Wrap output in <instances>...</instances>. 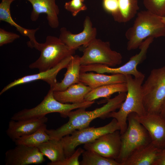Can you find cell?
I'll list each match as a JSON object with an SVG mask.
<instances>
[{
    "mask_svg": "<svg viewBox=\"0 0 165 165\" xmlns=\"http://www.w3.org/2000/svg\"><path fill=\"white\" fill-rule=\"evenodd\" d=\"M119 23L130 21L137 15L139 9L138 0H117Z\"/></svg>",
    "mask_w": 165,
    "mask_h": 165,
    "instance_id": "obj_26",
    "label": "cell"
},
{
    "mask_svg": "<svg viewBox=\"0 0 165 165\" xmlns=\"http://www.w3.org/2000/svg\"><path fill=\"white\" fill-rule=\"evenodd\" d=\"M73 56L68 57L57 65L47 70L39 72L37 74L26 75L15 80L6 86L2 90L0 94L16 86L38 80L44 81L50 85V88L53 87L57 82L56 77L57 74L62 69L67 67Z\"/></svg>",
    "mask_w": 165,
    "mask_h": 165,
    "instance_id": "obj_15",
    "label": "cell"
},
{
    "mask_svg": "<svg viewBox=\"0 0 165 165\" xmlns=\"http://www.w3.org/2000/svg\"><path fill=\"white\" fill-rule=\"evenodd\" d=\"M142 90L146 112L160 114L165 101V66L151 71Z\"/></svg>",
    "mask_w": 165,
    "mask_h": 165,
    "instance_id": "obj_6",
    "label": "cell"
},
{
    "mask_svg": "<svg viewBox=\"0 0 165 165\" xmlns=\"http://www.w3.org/2000/svg\"><path fill=\"white\" fill-rule=\"evenodd\" d=\"M32 5V10L30 19L33 21H36L42 13L47 15L46 18L49 26L56 28L59 25L58 15L59 9L56 3V0H26Z\"/></svg>",
    "mask_w": 165,
    "mask_h": 165,
    "instance_id": "obj_17",
    "label": "cell"
},
{
    "mask_svg": "<svg viewBox=\"0 0 165 165\" xmlns=\"http://www.w3.org/2000/svg\"><path fill=\"white\" fill-rule=\"evenodd\" d=\"M161 149L151 142L134 151L122 165H154Z\"/></svg>",
    "mask_w": 165,
    "mask_h": 165,
    "instance_id": "obj_18",
    "label": "cell"
},
{
    "mask_svg": "<svg viewBox=\"0 0 165 165\" xmlns=\"http://www.w3.org/2000/svg\"><path fill=\"white\" fill-rule=\"evenodd\" d=\"M116 130H120V127L116 119L113 118L109 123L103 126L89 127L74 130L70 135L65 136L61 139L65 158L71 156L79 145L91 142L105 134Z\"/></svg>",
    "mask_w": 165,
    "mask_h": 165,
    "instance_id": "obj_8",
    "label": "cell"
},
{
    "mask_svg": "<svg viewBox=\"0 0 165 165\" xmlns=\"http://www.w3.org/2000/svg\"><path fill=\"white\" fill-rule=\"evenodd\" d=\"M81 66L80 57L78 55L73 56L66 68L67 71L63 79L51 88L53 91H63L70 86L80 82Z\"/></svg>",
    "mask_w": 165,
    "mask_h": 165,
    "instance_id": "obj_22",
    "label": "cell"
},
{
    "mask_svg": "<svg viewBox=\"0 0 165 165\" xmlns=\"http://www.w3.org/2000/svg\"><path fill=\"white\" fill-rule=\"evenodd\" d=\"M20 37L19 35L0 28V46L12 43Z\"/></svg>",
    "mask_w": 165,
    "mask_h": 165,
    "instance_id": "obj_32",
    "label": "cell"
},
{
    "mask_svg": "<svg viewBox=\"0 0 165 165\" xmlns=\"http://www.w3.org/2000/svg\"><path fill=\"white\" fill-rule=\"evenodd\" d=\"M105 10L110 14L114 20L119 23V14L117 0H102Z\"/></svg>",
    "mask_w": 165,
    "mask_h": 165,
    "instance_id": "obj_29",
    "label": "cell"
},
{
    "mask_svg": "<svg viewBox=\"0 0 165 165\" xmlns=\"http://www.w3.org/2000/svg\"><path fill=\"white\" fill-rule=\"evenodd\" d=\"M37 147L50 160L51 163L60 161L66 158L61 139L51 138Z\"/></svg>",
    "mask_w": 165,
    "mask_h": 165,
    "instance_id": "obj_23",
    "label": "cell"
},
{
    "mask_svg": "<svg viewBox=\"0 0 165 165\" xmlns=\"http://www.w3.org/2000/svg\"><path fill=\"white\" fill-rule=\"evenodd\" d=\"M163 21L165 23V16L161 17Z\"/></svg>",
    "mask_w": 165,
    "mask_h": 165,
    "instance_id": "obj_35",
    "label": "cell"
},
{
    "mask_svg": "<svg viewBox=\"0 0 165 165\" xmlns=\"http://www.w3.org/2000/svg\"><path fill=\"white\" fill-rule=\"evenodd\" d=\"M96 28L93 26L90 17H86L82 31L78 34H73L65 27L60 30L59 38L70 49L75 50L80 46L85 47L96 38Z\"/></svg>",
    "mask_w": 165,
    "mask_h": 165,
    "instance_id": "obj_13",
    "label": "cell"
},
{
    "mask_svg": "<svg viewBox=\"0 0 165 165\" xmlns=\"http://www.w3.org/2000/svg\"><path fill=\"white\" fill-rule=\"evenodd\" d=\"M132 26L126 31L127 49L130 51L139 48L146 38L165 36V23L161 16L146 10L138 12Z\"/></svg>",
    "mask_w": 165,
    "mask_h": 165,
    "instance_id": "obj_2",
    "label": "cell"
},
{
    "mask_svg": "<svg viewBox=\"0 0 165 165\" xmlns=\"http://www.w3.org/2000/svg\"><path fill=\"white\" fill-rule=\"evenodd\" d=\"M164 147H165V145H164V146H163V148H164Z\"/></svg>",
    "mask_w": 165,
    "mask_h": 165,
    "instance_id": "obj_36",
    "label": "cell"
},
{
    "mask_svg": "<svg viewBox=\"0 0 165 165\" xmlns=\"http://www.w3.org/2000/svg\"><path fill=\"white\" fill-rule=\"evenodd\" d=\"M82 155L80 165H121L115 160L105 157L93 150H85Z\"/></svg>",
    "mask_w": 165,
    "mask_h": 165,
    "instance_id": "obj_27",
    "label": "cell"
},
{
    "mask_svg": "<svg viewBox=\"0 0 165 165\" xmlns=\"http://www.w3.org/2000/svg\"><path fill=\"white\" fill-rule=\"evenodd\" d=\"M85 150L81 147L75 150L74 153L68 157L65 158L63 160L55 163L49 162L48 165H79V158Z\"/></svg>",
    "mask_w": 165,
    "mask_h": 165,
    "instance_id": "obj_30",
    "label": "cell"
},
{
    "mask_svg": "<svg viewBox=\"0 0 165 165\" xmlns=\"http://www.w3.org/2000/svg\"><path fill=\"white\" fill-rule=\"evenodd\" d=\"M154 39L152 37L146 38L139 46L140 51L139 53L131 57L128 62L122 66L117 68H112L105 65L96 64L93 67L94 71L99 73L130 75L134 77H139L144 75L138 71L137 66L146 58L148 50Z\"/></svg>",
    "mask_w": 165,
    "mask_h": 165,
    "instance_id": "obj_10",
    "label": "cell"
},
{
    "mask_svg": "<svg viewBox=\"0 0 165 165\" xmlns=\"http://www.w3.org/2000/svg\"><path fill=\"white\" fill-rule=\"evenodd\" d=\"M154 165H165V147L161 149Z\"/></svg>",
    "mask_w": 165,
    "mask_h": 165,
    "instance_id": "obj_33",
    "label": "cell"
},
{
    "mask_svg": "<svg viewBox=\"0 0 165 165\" xmlns=\"http://www.w3.org/2000/svg\"><path fill=\"white\" fill-rule=\"evenodd\" d=\"M82 0V2H83L85 0Z\"/></svg>",
    "mask_w": 165,
    "mask_h": 165,
    "instance_id": "obj_37",
    "label": "cell"
},
{
    "mask_svg": "<svg viewBox=\"0 0 165 165\" xmlns=\"http://www.w3.org/2000/svg\"><path fill=\"white\" fill-rule=\"evenodd\" d=\"M0 3V20L5 22L15 27L17 31L24 36L28 37L30 40L28 42V46L34 48L38 43L35 36L39 28L35 29H28L22 27L16 23L12 17L10 12V5L15 0H1Z\"/></svg>",
    "mask_w": 165,
    "mask_h": 165,
    "instance_id": "obj_21",
    "label": "cell"
},
{
    "mask_svg": "<svg viewBox=\"0 0 165 165\" xmlns=\"http://www.w3.org/2000/svg\"><path fill=\"white\" fill-rule=\"evenodd\" d=\"M46 125L43 124L35 132L15 140L13 142L16 145H21L32 147H37L39 145L50 138L46 132Z\"/></svg>",
    "mask_w": 165,
    "mask_h": 165,
    "instance_id": "obj_25",
    "label": "cell"
},
{
    "mask_svg": "<svg viewBox=\"0 0 165 165\" xmlns=\"http://www.w3.org/2000/svg\"><path fill=\"white\" fill-rule=\"evenodd\" d=\"M91 90L89 86L79 82L64 90L53 91V95L57 100L63 103H80L85 101L86 95Z\"/></svg>",
    "mask_w": 165,
    "mask_h": 165,
    "instance_id": "obj_19",
    "label": "cell"
},
{
    "mask_svg": "<svg viewBox=\"0 0 165 165\" xmlns=\"http://www.w3.org/2000/svg\"><path fill=\"white\" fill-rule=\"evenodd\" d=\"M125 75L127 87L126 98L119 111L110 112L107 117V118H112L116 119L120 127L121 134L127 128V119L130 114L135 113L141 116L147 113L143 105L142 90L145 75L134 78L130 75Z\"/></svg>",
    "mask_w": 165,
    "mask_h": 165,
    "instance_id": "obj_3",
    "label": "cell"
},
{
    "mask_svg": "<svg viewBox=\"0 0 165 165\" xmlns=\"http://www.w3.org/2000/svg\"><path fill=\"white\" fill-rule=\"evenodd\" d=\"M48 120L45 116L31 119L9 121L6 133L13 141L20 137L28 135L39 129Z\"/></svg>",
    "mask_w": 165,
    "mask_h": 165,
    "instance_id": "obj_16",
    "label": "cell"
},
{
    "mask_svg": "<svg viewBox=\"0 0 165 165\" xmlns=\"http://www.w3.org/2000/svg\"><path fill=\"white\" fill-rule=\"evenodd\" d=\"M147 10L161 17L165 16V0H143Z\"/></svg>",
    "mask_w": 165,
    "mask_h": 165,
    "instance_id": "obj_28",
    "label": "cell"
},
{
    "mask_svg": "<svg viewBox=\"0 0 165 165\" xmlns=\"http://www.w3.org/2000/svg\"><path fill=\"white\" fill-rule=\"evenodd\" d=\"M16 145L6 152V165L38 164L45 161L44 155L37 147L21 145Z\"/></svg>",
    "mask_w": 165,
    "mask_h": 165,
    "instance_id": "obj_12",
    "label": "cell"
},
{
    "mask_svg": "<svg viewBox=\"0 0 165 165\" xmlns=\"http://www.w3.org/2000/svg\"><path fill=\"white\" fill-rule=\"evenodd\" d=\"M126 95V92L119 93L115 97L108 99L103 106L93 111H86L85 108L72 111L67 115L69 120L67 123L56 129H46V132L50 138L60 140L75 130L88 127L94 119L98 118L105 119L110 112L119 109Z\"/></svg>",
    "mask_w": 165,
    "mask_h": 165,
    "instance_id": "obj_1",
    "label": "cell"
},
{
    "mask_svg": "<svg viewBox=\"0 0 165 165\" xmlns=\"http://www.w3.org/2000/svg\"><path fill=\"white\" fill-rule=\"evenodd\" d=\"M126 82L116 83L103 85L92 89L85 96V101H92L99 98L109 99L111 96L117 92H127Z\"/></svg>",
    "mask_w": 165,
    "mask_h": 165,
    "instance_id": "obj_24",
    "label": "cell"
},
{
    "mask_svg": "<svg viewBox=\"0 0 165 165\" xmlns=\"http://www.w3.org/2000/svg\"><path fill=\"white\" fill-rule=\"evenodd\" d=\"M84 47L80 57L81 65L100 64L114 67L122 62V55L111 49L109 42L96 38Z\"/></svg>",
    "mask_w": 165,
    "mask_h": 165,
    "instance_id": "obj_9",
    "label": "cell"
},
{
    "mask_svg": "<svg viewBox=\"0 0 165 165\" xmlns=\"http://www.w3.org/2000/svg\"><path fill=\"white\" fill-rule=\"evenodd\" d=\"M94 103V101H85L78 104L62 103L55 98L53 91L52 88H50L46 95L40 104L32 108H25L15 113L11 119L19 120L37 118L53 112L59 113L61 117L66 118L68 114L72 110L80 108H86Z\"/></svg>",
    "mask_w": 165,
    "mask_h": 165,
    "instance_id": "obj_4",
    "label": "cell"
},
{
    "mask_svg": "<svg viewBox=\"0 0 165 165\" xmlns=\"http://www.w3.org/2000/svg\"><path fill=\"white\" fill-rule=\"evenodd\" d=\"M64 7L74 16L80 11L85 10L87 9L86 6L82 0H71L65 2Z\"/></svg>",
    "mask_w": 165,
    "mask_h": 165,
    "instance_id": "obj_31",
    "label": "cell"
},
{
    "mask_svg": "<svg viewBox=\"0 0 165 165\" xmlns=\"http://www.w3.org/2000/svg\"><path fill=\"white\" fill-rule=\"evenodd\" d=\"M121 146L120 130H116L84 144L83 147L85 150H93L105 157L116 160L119 155Z\"/></svg>",
    "mask_w": 165,
    "mask_h": 165,
    "instance_id": "obj_11",
    "label": "cell"
},
{
    "mask_svg": "<svg viewBox=\"0 0 165 165\" xmlns=\"http://www.w3.org/2000/svg\"><path fill=\"white\" fill-rule=\"evenodd\" d=\"M160 114L165 120V101L161 108Z\"/></svg>",
    "mask_w": 165,
    "mask_h": 165,
    "instance_id": "obj_34",
    "label": "cell"
},
{
    "mask_svg": "<svg viewBox=\"0 0 165 165\" xmlns=\"http://www.w3.org/2000/svg\"><path fill=\"white\" fill-rule=\"evenodd\" d=\"M40 52L38 58L29 65L31 69H38L39 72L54 67L64 59L73 55L75 50L70 49L59 38L48 35L43 43L38 42L35 48Z\"/></svg>",
    "mask_w": 165,
    "mask_h": 165,
    "instance_id": "obj_5",
    "label": "cell"
},
{
    "mask_svg": "<svg viewBox=\"0 0 165 165\" xmlns=\"http://www.w3.org/2000/svg\"><path fill=\"white\" fill-rule=\"evenodd\" d=\"M80 82L93 89L106 85L126 82V79L121 74L108 75L88 72L80 73Z\"/></svg>",
    "mask_w": 165,
    "mask_h": 165,
    "instance_id": "obj_20",
    "label": "cell"
},
{
    "mask_svg": "<svg viewBox=\"0 0 165 165\" xmlns=\"http://www.w3.org/2000/svg\"><path fill=\"white\" fill-rule=\"evenodd\" d=\"M135 117L148 133L152 142L157 147L162 148L165 144V120L160 114L146 113Z\"/></svg>",
    "mask_w": 165,
    "mask_h": 165,
    "instance_id": "obj_14",
    "label": "cell"
},
{
    "mask_svg": "<svg viewBox=\"0 0 165 165\" xmlns=\"http://www.w3.org/2000/svg\"><path fill=\"white\" fill-rule=\"evenodd\" d=\"M127 121V128L121 134L120 152L116 160L121 165L134 151L152 142L147 130L135 117V113L129 115Z\"/></svg>",
    "mask_w": 165,
    "mask_h": 165,
    "instance_id": "obj_7",
    "label": "cell"
}]
</instances>
